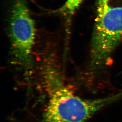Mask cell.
I'll return each mask as SVG.
<instances>
[{"mask_svg": "<svg viewBox=\"0 0 122 122\" xmlns=\"http://www.w3.org/2000/svg\"><path fill=\"white\" fill-rule=\"evenodd\" d=\"M49 50L42 55V76L47 101L37 122H85L104 107L116 101L113 95L85 99L66 85L59 68L56 53Z\"/></svg>", "mask_w": 122, "mask_h": 122, "instance_id": "cell-1", "label": "cell"}, {"mask_svg": "<svg viewBox=\"0 0 122 122\" xmlns=\"http://www.w3.org/2000/svg\"><path fill=\"white\" fill-rule=\"evenodd\" d=\"M122 41V0H98L89 69L96 74L106 65Z\"/></svg>", "mask_w": 122, "mask_h": 122, "instance_id": "cell-2", "label": "cell"}, {"mask_svg": "<svg viewBox=\"0 0 122 122\" xmlns=\"http://www.w3.org/2000/svg\"><path fill=\"white\" fill-rule=\"evenodd\" d=\"M8 21L12 59L29 73L33 65V52L36 39L35 22L27 0H13Z\"/></svg>", "mask_w": 122, "mask_h": 122, "instance_id": "cell-3", "label": "cell"}, {"mask_svg": "<svg viewBox=\"0 0 122 122\" xmlns=\"http://www.w3.org/2000/svg\"><path fill=\"white\" fill-rule=\"evenodd\" d=\"M83 0H66L58 12L69 20L78 8Z\"/></svg>", "mask_w": 122, "mask_h": 122, "instance_id": "cell-4", "label": "cell"}]
</instances>
